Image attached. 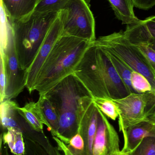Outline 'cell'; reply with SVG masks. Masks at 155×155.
Here are the masks:
<instances>
[{
    "instance_id": "1",
    "label": "cell",
    "mask_w": 155,
    "mask_h": 155,
    "mask_svg": "<svg viewBox=\"0 0 155 155\" xmlns=\"http://www.w3.org/2000/svg\"><path fill=\"white\" fill-rule=\"evenodd\" d=\"M73 74L93 98L119 99L131 94L105 51L93 43L89 45Z\"/></svg>"
},
{
    "instance_id": "2",
    "label": "cell",
    "mask_w": 155,
    "mask_h": 155,
    "mask_svg": "<svg viewBox=\"0 0 155 155\" xmlns=\"http://www.w3.org/2000/svg\"><path fill=\"white\" fill-rule=\"evenodd\" d=\"M45 94L59 115L58 138L68 144L78 133L81 119L93 98L73 74L65 78Z\"/></svg>"
},
{
    "instance_id": "3",
    "label": "cell",
    "mask_w": 155,
    "mask_h": 155,
    "mask_svg": "<svg viewBox=\"0 0 155 155\" xmlns=\"http://www.w3.org/2000/svg\"><path fill=\"white\" fill-rule=\"evenodd\" d=\"M91 44L76 37L62 35L40 70L34 91L39 95L45 94L65 78L72 74Z\"/></svg>"
},
{
    "instance_id": "4",
    "label": "cell",
    "mask_w": 155,
    "mask_h": 155,
    "mask_svg": "<svg viewBox=\"0 0 155 155\" xmlns=\"http://www.w3.org/2000/svg\"><path fill=\"white\" fill-rule=\"evenodd\" d=\"M58 13L34 12L21 20L9 18L16 57L24 71H26L32 63Z\"/></svg>"
},
{
    "instance_id": "5",
    "label": "cell",
    "mask_w": 155,
    "mask_h": 155,
    "mask_svg": "<svg viewBox=\"0 0 155 155\" xmlns=\"http://www.w3.org/2000/svg\"><path fill=\"white\" fill-rule=\"evenodd\" d=\"M93 43L116 55L133 71L144 75L151 83L155 94V70L136 46L127 39L124 31L100 36Z\"/></svg>"
},
{
    "instance_id": "6",
    "label": "cell",
    "mask_w": 155,
    "mask_h": 155,
    "mask_svg": "<svg viewBox=\"0 0 155 155\" xmlns=\"http://www.w3.org/2000/svg\"><path fill=\"white\" fill-rule=\"evenodd\" d=\"M58 15L62 24V35L76 37L90 43L95 41V21L85 0H69Z\"/></svg>"
},
{
    "instance_id": "7",
    "label": "cell",
    "mask_w": 155,
    "mask_h": 155,
    "mask_svg": "<svg viewBox=\"0 0 155 155\" xmlns=\"http://www.w3.org/2000/svg\"><path fill=\"white\" fill-rule=\"evenodd\" d=\"M150 94L133 93L123 98L113 99L119 109V129L123 134L128 127L148 119Z\"/></svg>"
},
{
    "instance_id": "8",
    "label": "cell",
    "mask_w": 155,
    "mask_h": 155,
    "mask_svg": "<svg viewBox=\"0 0 155 155\" xmlns=\"http://www.w3.org/2000/svg\"><path fill=\"white\" fill-rule=\"evenodd\" d=\"M0 52L6 78L5 100H12L17 97L25 87V71L21 68L17 60L12 29L6 49Z\"/></svg>"
},
{
    "instance_id": "9",
    "label": "cell",
    "mask_w": 155,
    "mask_h": 155,
    "mask_svg": "<svg viewBox=\"0 0 155 155\" xmlns=\"http://www.w3.org/2000/svg\"><path fill=\"white\" fill-rule=\"evenodd\" d=\"M62 24L58 15L50 27L32 63L25 71V86L30 94L34 91L40 70L55 44L62 36Z\"/></svg>"
},
{
    "instance_id": "10",
    "label": "cell",
    "mask_w": 155,
    "mask_h": 155,
    "mask_svg": "<svg viewBox=\"0 0 155 155\" xmlns=\"http://www.w3.org/2000/svg\"><path fill=\"white\" fill-rule=\"evenodd\" d=\"M120 151L119 136L106 116L99 110L93 155H112Z\"/></svg>"
},
{
    "instance_id": "11",
    "label": "cell",
    "mask_w": 155,
    "mask_h": 155,
    "mask_svg": "<svg viewBox=\"0 0 155 155\" xmlns=\"http://www.w3.org/2000/svg\"><path fill=\"white\" fill-rule=\"evenodd\" d=\"M22 130L25 145L22 155H62L59 148L51 143L44 133L35 131L27 123Z\"/></svg>"
},
{
    "instance_id": "12",
    "label": "cell",
    "mask_w": 155,
    "mask_h": 155,
    "mask_svg": "<svg viewBox=\"0 0 155 155\" xmlns=\"http://www.w3.org/2000/svg\"><path fill=\"white\" fill-rule=\"evenodd\" d=\"M123 135L124 144L121 152L128 153L133 151L145 137H155V115L128 127Z\"/></svg>"
},
{
    "instance_id": "13",
    "label": "cell",
    "mask_w": 155,
    "mask_h": 155,
    "mask_svg": "<svg viewBox=\"0 0 155 155\" xmlns=\"http://www.w3.org/2000/svg\"><path fill=\"white\" fill-rule=\"evenodd\" d=\"M99 115V109L93 101L80 121L78 133L84 141L86 155H93V146L97 131Z\"/></svg>"
},
{
    "instance_id": "14",
    "label": "cell",
    "mask_w": 155,
    "mask_h": 155,
    "mask_svg": "<svg viewBox=\"0 0 155 155\" xmlns=\"http://www.w3.org/2000/svg\"><path fill=\"white\" fill-rule=\"evenodd\" d=\"M38 0H1L6 15L12 21L23 19L32 14Z\"/></svg>"
},
{
    "instance_id": "15",
    "label": "cell",
    "mask_w": 155,
    "mask_h": 155,
    "mask_svg": "<svg viewBox=\"0 0 155 155\" xmlns=\"http://www.w3.org/2000/svg\"><path fill=\"white\" fill-rule=\"evenodd\" d=\"M17 111L29 126L34 130L44 133L43 125L48 126L38 102L32 101L26 103L23 107H19Z\"/></svg>"
},
{
    "instance_id": "16",
    "label": "cell",
    "mask_w": 155,
    "mask_h": 155,
    "mask_svg": "<svg viewBox=\"0 0 155 155\" xmlns=\"http://www.w3.org/2000/svg\"><path fill=\"white\" fill-rule=\"evenodd\" d=\"M18 107L17 103L12 100L5 99L1 102L0 116L1 126L3 129L7 130L11 127L22 129L24 119L18 113Z\"/></svg>"
},
{
    "instance_id": "17",
    "label": "cell",
    "mask_w": 155,
    "mask_h": 155,
    "mask_svg": "<svg viewBox=\"0 0 155 155\" xmlns=\"http://www.w3.org/2000/svg\"><path fill=\"white\" fill-rule=\"evenodd\" d=\"M114 12L116 18L123 24H133L139 22V20L135 15L132 0H107Z\"/></svg>"
},
{
    "instance_id": "18",
    "label": "cell",
    "mask_w": 155,
    "mask_h": 155,
    "mask_svg": "<svg viewBox=\"0 0 155 155\" xmlns=\"http://www.w3.org/2000/svg\"><path fill=\"white\" fill-rule=\"evenodd\" d=\"M37 102L40 105L44 117L52 136L58 137L59 117L58 113L45 94L39 95Z\"/></svg>"
},
{
    "instance_id": "19",
    "label": "cell",
    "mask_w": 155,
    "mask_h": 155,
    "mask_svg": "<svg viewBox=\"0 0 155 155\" xmlns=\"http://www.w3.org/2000/svg\"><path fill=\"white\" fill-rule=\"evenodd\" d=\"M1 137L8 145L11 152L15 155H22L25 150L23 135L21 129L15 127L8 128L2 133Z\"/></svg>"
},
{
    "instance_id": "20",
    "label": "cell",
    "mask_w": 155,
    "mask_h": 155,
    "mask_svg": "<svg viewBox=\"0 0 155 155\" xmlns=\"http://www.w3.org/2000/svg\"><path fill=\"white\" fill-rule=\"evenodd\" d=\"M56 142L59 150L63 153L64 155H86L84 141L81 135L77 133L66 144L56 137L53 136Z\"/></svg>"
},
{
    "instance_id": "21",
    "label": "cell",
    "mask_w": 155,
    "mask_h": 155,
    "mask_svg": "<svg viewBox=\"0 0 155 155\" xmlns=\"http://www.w3.org/2000/svg\"><path fill=\"white\" fill-rule=\"evenodd\" d=\"M104 51L107 54L116 72L128 87L131 93H135L132 88L131 82V74L133 71L116 55L110 52Z\"/></svg>"
},
{
    "instance_id": "22",
    "label": "cell",
    "mask_w": 155,
    "mask_h": 155,
    "mask_svg": "<svg viewBox=\"0 0 155 155\" xmlns=\"http://www.w3.org/2000/svg\"><path fill=\"white\" fill-rule=\"evenodd\" d=\"M131 82L132 88L135 93H153L155 94L150 81L142 74L133 71L131 74Z\"/></svg>"
},
{
    "instance_id": "23",
    "label": "cell",
    "mask_w": 155,
    "mask_h": 155,
    "mask_svg": "<svg viewBox=\"0 0 155 155\" xmlns=\"http://www.w3.org/2000/svg\"><path fill=\"white\" fill-rule=\"evenodd\" d=\"M93 101L99 110L106 116L113 120H116L119 117V109L113 99L106 98H94Z\"/></svg>"
},
{
    "instance_id": "24",
    "label": "cell",
    "mask_w": 155,
    "mask_h": 155,
    "mask_svg": "<svg viewBox=\"0 0 155 155\" xmlns=\"http://www.w3.org/2000/svg\"><path fill=\"white\" fill-rule=\"evenodd\" d=\"M69 0H38L34 12L39 13L59 12Z\"/></svg>"
},
{
    "instance_id": "25",
    "label": "cell",
    "mask_w": 155,
    "mask_h": 155,
    "mask_svg": "<svg viewBox=\"0 0 155 155\" xmlns=\"http://www.w3.org/2000/svg\"><path fill=\"white\" fill-rule=\"evenodd\" d=\"M129 155H155V137H145Z\"/></svg>"
},
{
    "instance_id": "26",
    "label": "cell",
    "mask_w": 155,
    "mask_h": 155,
    "mask_svg": "<svg viewBox=\"0 0 155 155\" xmlns=\"http://www.w3.org/2000/svg\"><path fill=\"white\" fill-rule=\"evenodd\" d=\"M133 45L142 53L150 65L155 70V50L147 43L140 42Z\"/></svg>"
},
{
    "instance_id": "27",
    "label": "cell",
    "mask_w": 155,
    "mask_h": 155,
    "mask_svg": "<svg viewBox=\"0 0 155 155\" xmlns=\"http://www.w3.org/2000/svg\"><path fill=\"white\" fill-rule=\"evenodd\" d=\"M141 25L147 40L149 38L155 39V15L141 20Z\"/></svg>"
},
{
    "instance_id": "28",
    "label": "cell",
    "mask_w": 155,
    "mask_h": 155,
    "mask_svg": "<svg viewBox=\"0 0 155 155\" xmlns=\"http://www.w3.org/2000/svg\"><path fill=\"white\" fill-rule=\"evenodd\" d=\"M5 71L3 62L0 58V101L3 102L5 98Z\"/></svg>"
},
{
    "instance_id": "29",
    "label": "cell",
    "mask_w": 155,
    "mask_h": 155,
    "mask_svg": "<svg viewBox=\"0 0 155 155\" xmlns=\"http://www.w3.org/2000/svg\"><path fill=\"white\" fill-rule=\"evenodd\" d=\"M134 7L139 9L148 10L155 5V0H132Z\"/></svg>"
},
{
    "instance_id": "30",
    "label": "cell",
    "mask_w": 155,
    "mask_h": 155,
    "mask_svg": "<svg viewBox=\"0 0 155 155\" xmlns=\"http://www.w3.org/2000/svg\"><path fill=\"white\" fill-rule=\"evenodd\" d=\"M5 145L6 144L0 137V155H9L8 148Z\"/></svg>"
},
{
    "instance_id": "31",
    "label": "cell",
    "mask_w": 155,
    "mask_h": 155,
    "mask_svg": "<svg viewBox=\"0 0 155 155\" xmlns=\"http://www.w3.org/2000/svg\"><path fill=\"white\" fill-rule=\"evenodd\" d=\"M151 47L155 50V39L153 38H149L146 41Z\"/></svg>"
},
{
    "instance_id": "32",
    "label": "cell",
    "mask_w": 155,
    "mask_h": 155,
    "mask_svg": "<svg viewBox=\"0 0 155 155\" xmlns=\"http://www.w3.org/2000/svg\"><path fill=\"white\" fill-rule=\"evenodd\" d=\"M112 155H129L128 154L125 153H123L120 151V152H117V153H115L113 154Z\"/></svg>"
}]
</instances>
